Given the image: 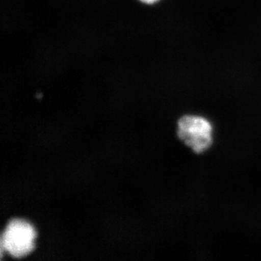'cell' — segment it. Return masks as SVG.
<instances>
[{"label": "cell", "instance_id": "3957f363", "mask_svg": "<svg viewBox=\"0 0 261 261\" xmlns=\"http://www.w3.org/2000/svg\"><path fill=\"white\" fill-rule=\"evenodd\" d=\"M142 3H146V4H153V3H156V2L159 1V0H140Z\"/></svg>", "mask_w": 261, "mask_h": 261}, {"label": "cell", "instance_id": "6da1fadb", "mask_svg": "<svg viewBox=\"0 0 261 261\" xmlns=\"http://www.w3.org/2000/svg\"><path fill=\"white\" fill-rule=\"evenodd\" d=\"M214 128L211 122L203 116L186 115L177 123L178 139L196 154L208 150L214 144Z\"/></svg>", "mask_w": 261, "mask_h": 261}, {"label": "cell", "instance_id": "7a4b0ae2", "mask_svg": "<svg viewBox=\"0 0 261 261\" xmlns=\"http://www.w3.org/2000/svg\"><path fill=\"white\" fill-rule=\"evenodd\" d=\"M35 231L32 225L20 219H13L5 228L2 235L3 248L13 257L27 255L34 247Z\"/></svg>", "mask_w": 261, "mask_h": 261}]
</instances>
